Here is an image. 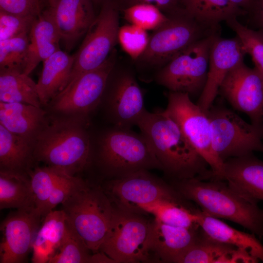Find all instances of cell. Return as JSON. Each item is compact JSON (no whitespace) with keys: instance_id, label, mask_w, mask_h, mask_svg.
Here are the masks:
<instances>
[{"instance_id":"7bdbcfd3","label":"cell","mask_w":263,"mask_h":263,"mask_svg":"<svg viewBox=\"0 0 263 263\" xmlns=\"http://www.w3.org/2000/svg\"><path fill=\"white\" fill-rule=\"evenodd\" d=\"M257 18L259 23L263 29V0H258Z\"/></svg>"},{"instance_id":"d6986e66","label":"cell","mask_w":263,"mask_h":263,"mask_svg":"<svg viewBox=\"0 0 263 263\" xmlns=\"http://www.w3.org/2000/svg\"><path fill=\"white\" fill-rule=\"evenodd\" d=\"M218 179L249 201H263V161L253 153L225 161Z\"/></svg>"},{"instance_id":"5b68a950","label":"cell","mask_w":263,"mask_h":263,"mask_svg":"<svg viewBox=\"0 0 263 263\" xmlns=\"http://www.w3.org/2000/svg\"><path fill=\"white\" fill-rule=\"evenodd\" d=\"M95 157L104 174L112 179L141 170L162 169L146 137L131 129L113 126L99 138Z\"/></svg>"},{"instance_id":"7402d4cb","label":"cell","mask_w":263,"mask_h":263,"mask_svg":"<svg viewBox=\"0 0 263 263\" xmlns=\"http://www.w3.org/2000/svg\"><path fill=\"white\" fill-rule=\"evenodd\" d=\"M74 55L60 49L43 61L37 88L41 105L50 103L67 86L72 71Z\"/></svg>"},{"instance_id":"4fadbf2b","label":"cell","mask_w":263,"mask_h":263,"mask_svg":"<svg viewBox=\"0 0 263 263\" xmlns=\"http://www.w3.org/2000/svg\"><path fill=\"white\" fill-rule=\"evenodd\" d=\"M102 188L118 208L134 213L141 212L142 207L159 201H179L178 191L150 175L148 170L112 179Z\"/></svg>"},{"instance_id":"f6af8a7d","label":"cell","mask_w":263,"mask_h":263,"mask_svg":"<svg viewBox=\"0 0 263 263\" xmlns=\"http://www.w3.org/2000/svg\"></svg>"},{"instance_id":"9c48e42d","label":"cell","mask_w":263,"mask_h":263,"mask_svg":"<svg viewBox=\"0 0 263 263\" xmlns=\"http://www.w3.org/2000/svg\"><path fill=\"white\" fill-rule=\"evenodd\" d=\"M136 214L115 209L110 230L99 251L111 263L149 260L152 223Z\"/></svg>"},{"instance_id":"7c38bea8","label":"cell","mask_w":263,"mask_h":263,"mask_svg":"<svg viewBox=\"0 0 263 263\" xmlns=\"http://www.w3.org/2000/svg\"><path fill=\"white\" fill-rule=\"evenodd\" d=\"M116 50L98 68L78 76L50 103L54 111L86 116L100 104L115 64Z\"/></svg>"},{"instance_id":"603a6c76","label":"cell","mask_w":263,"mask_h":263,"mask_svg":"<svg viewBox=\"0 0 263 263\" xmlns=\"http://www.w3.org/2000/svg\"><path fill=\"white\" fill-rule=\"evenodd\" d=\"M27 62L24 73L29 75L41 62L60 49V36L51 17L43 10L28 33Z\"/></svg>"},{"instance_id":"ffe728a7","label":"cell","mask_w":263,"mask_h":263,"mask_svg":"<svg viewBox=\"0 0 263 263\" xmlns=\"http://www.w3.org/2000/svg\"><path fill=\"white\" fill-rule=\"evenodd\" d=\"M200 227L172 226L155 219L152 223L150 250L161 261L174 263L175 259L198 238Z\"/></svg>"},{"instance_id":"7a4b0ae2","label":"cell","mask_w":263,"mask_h":263,"mask_svg":"<svg viewBox=\"0 0 263 263\" xmlns=\"http://www.w3.org/2000/svg\"><path fill=\"white\" fill-rule=\"evenodd\" d=\"M93 146L84 122L72 118L47 121L34 141L35 161L71 176L83 171L93 161Z\"/></svg>"},{"instance_id":"52a82bcc","label":"cell","mask_w":263,"mask_h":263,"mask_svg":"<svg viewBox=\"0 0 263 263\" xmlns=\"http://www.w3.org/2000/svg\"><path fill=\"white\" fill-rule=\"evenodd\" d=\"M119 10V3L115 0H108L103 3L74 55L72 71L66 88L81 75L100 67L114 49L120 27Z\"/></svg>"},{"instance_id":"f35d334b","label":"cell","mask_w":263,"mask_h":263,"mask_svg":"<svg viewBox=\"0 0 263 263\" xmlns=\"http://www.w3.org/2000/svg\"><path fill=\"white\" fill-rule=\"evenodd\" d=\"M79 178L78 176H71L66 173L60 177L42 210V217H44L56 206L63 202Z\"/></svg>"},{"instance_id":"4dcf8cb0","label":"cell","mask_w":263,"mask_h":263,"mask_svg":"<svg viewBox=\"0 0 263 263\" xmlns=\"http://www.w3.org/2000/svg\"><path fill=\"white\" fill-rule=\"evenodd\" d=\"M141 212L153 214L161 222L186 228L199 227L198 209L186 207L179 201L162 200L143 206Z\"/></svg>"},{"instance_id":"ee69618b","label":"cell","mask_w":263,"mask_h":263,"mask_svg":"<svg viewBox=\"0 0 263 263\" xmlns=\"http://www.w3.org/2000/svg\"><path fill=\"white\" fill-rule=\"evenodd\" d=\"M91 0L93 2H96V3L102 2L103 3L104 2H105L106 1L108 0ZM115 0L117 1V0Z\"/></svg>"},{"instance_id":"60d3db41","label":"cell","mask_w":263,"mask_h":263,"mask_svg":"<svg viewBox=\"0 0 263 263\" xmlns=\"http://www.w3.org/2000/svg\"><path fill=\"white\" fill-rule=\"evenodd\" d=\"M127 6L137 3H147L155 5L163 12H167L170 16L182 13L179 0H124Z\"/></svg>"},{"instance_id":"d6a6232c","label":"cell","mask_w":263,"mask_h":263,"mask_svg":"<svg viewBox=\"0 0 263 263\" xmlns=\"http://www.w3.org/2000/svg\"><path fill=\"white\" fill-rule=\"evenodd\" d=\"M28 35L0 41V71L24 73L28 57Z\"/></svg>"},{"instance_id":"8992f818","label":"cell","mask_w":263,"mask_h":263,"mask_svg":"<svg viewBox=\"0 0 263 263\" xmlns=\"http://www.w3.org/2000/svg\"><path fill=\"white\" fill-rule=\"evenodd\" d=\"M207 113L212 149L221 161L254 151L263 152V127L246 122L225 108L212 106Z\"/></svg>"},{"instance_id":"ac0fdd59","label":"cell","mask_w":263,"mask_h":263,"mask_svg":"<svg viewBox=\"0 0 263 263\" xmlns=\"http://www.w3.org/2000/svg\"><path fill=\"white\" fill-rule=\"evenodd\" d=\"M245 54L237 37L223 38L216 36L210 50L206 82L197 104L205 112L212 106L227 74L244 60Z\"/></svg>"},{"instance_id":"74e56055","label":"cell","mask_w":263,"mask_h":263,"mask_svg":"<svg viewBox=\"0 0 263 263\" xmlns=\"http://www.w3.org/2000/svg\"><path fill=\"white\" fill-rule=\"evenodd\" d=\"M37 17L20 16L0 11V41L28 35Z\"/></svg>"},{"instance_id":"83f0119b","label":"cell","mask_w":263,"mask_h":263,"mask_svg":"<svg viewBox=\"0 0 263 263\" xmlns=\"http://www.w3.org/2000/svg\"><path fill=\"white\" fill-rule=\"evenodd\" d=\"M187 16L207 27L218 30L220 22L242 15L244 11L229 0H179Z\"/></svg>"},{"instance_id":"b9f144b4","label":"cell","mask_w":263,"mask_h":263,"mask_svg":"<svg viewBox=\"0 0 263 263\" xmlns=\"http://www.w3.org/2000/svg\"><path fill=\"white\" fill-rule=\"evenodd\" d=\"M233 5L244 10L255 5L257 0H229Z\"/></svg>"},{"instance_id":"ba28073f","label":"cell","mask_w":263,"mask_h":263,"mask_svg":"<svg viewBox=\"0 0 263 263\" xmlns=\"http://www.w3.org/2000/svg\"><path fill=\"white\" fill-rule=\"evenodd\" d=\"M214 33L193 42L179 53L156 74L155 79L169 91L201 94L205 85Z\"/></svg>"},{"instance_id":"30bf717a","label":"cell","mask_w":263,"mask_h":263,"mask_svg":"<svg viewBox=\"0 0 263 263\" xmlns=\"http://www.w3.org/2000/svg\"><path fill=\"white\" fill-rule=\"evenodd\" d=\"M217 31L184 13L170 16L169 21L150 37L146 50L137 60L147 66L162 68L189 45Z\"/></svg>"},{"instance_id":"f546056e","label":"cell","mask_w":263,"mask_h":263,"mask_svg":"<svg viewBox=\"0 0 263 263\" xmlns=\"http://www.w3.org/2000/svg\"><path fill=\"white\" fill-rule=\"evenodd\" d=\"M0 101L41 107L37 84L22 72L0 71Z\"/></svg>"},{"instance_id":"bcb514c9","label":"cell","mask_w":263,"mask_h":263,"mask_svg":"<svg viewBox=\"0 0 263 263\" xmlns=\"http://www.w3.org/2000/svg\"></svg>"},{"instance_id":"8fae6325","label":"cell","mask_w":263,"mask_h":263,"mask_svg":"<svg viewBox=\"0 0 263 263\" xmlns=\"http://www.w3.org/2000/svg\"><path fill=\"white\" fill-rule=\"evenodd\" d=\"M166 112L177 123L191 146L206 160L218 179L223 162L215 154L212 146L211 128L207 113L194 104L187 93L169 91Z\"/></svg>"},{"instance_id":"6da1fadb","label":"cell","mask_w":263,"mask_h":263,"mask_svg":"<svg viewBox=\"0 0 263 263\" xmlns=\"http://www.w3.org/2000/svg\"><path fill=\"white\" fill-rule=\"evenodd\" d=\"M136 126L149 141L162 169L168 174L176 180L213 178L207 162L165 110L153 113L146 111Z\"/></svg>"},{"instance_id":"cb8c5ba5","label":"cell","mask_w":263,"mask_h":263,"mask_svg":"<svg viewBox=\"0 0 263 263\" xmlns=\"http://www.w3.org/2000/svg\"><path fill=\"white\" fill-rule=\"evenodd\" d=\"M46 112L34 105L0 101V124L16 135L35 140L43 127Z\"/></svg>"},{"instance_id":"f1b7e54d","label":"cell","mask_w":263,"mask_h":263,"mask_svg":"<svg viewBox=\"0 0 263 263\" xmlns=\"http://www.w3.org/2000/svg\"><path fill=\"white\" fill-rule=\"evenodd\" d=\"M35 209L27 173L0 170V209Z\"/></svg>"},{"instance_id":"e0dca14e","label":"cell","mask_w":263,"mask_h":263,"mask_svg":"<svg viewBox=\"0 0 263 263\" xmlns=\"http://www.w3.org/2000/svg\"><path fill=\"white\" fill-rule=\"evenodd\" d=\"M43 10L53 20L67 51L85 35L94 19L91 0H46Z\"/></svg>"},{"instance_id":"ab89813d","label":"cell","mask_w":263,"mask_h":263,"mask_svg":"<svg viewBox=\"0 0 263 263\" xmlns=\"http://www.w3.org/2000/svg\"><path fill=\"white\" fill-rule=\"evenodd\" d=\"M44 7L41 0H0V11L20 16L37 17Z\"/></svg>"},{"instance_id":"9a60e30c","label":"cell","mask_w":263,"mask_h":263,"mask_svg":"<svg viewBox=\"0 0 263 263\" xmlns=\"http://www.w3.org/2000/svg\"><path fill=\"white\" fill-rule=\"evenodd\" d=\"M113 76L101 101L113 126L130 130L147 111L143 94L131 72L122 71Z\"/></svg>"},{"instance_id":"d4e9b609","label":"cell","mask_w":263,"mask_h":263,"mask_svg":"<svg viewBox=\"0 0 263 263\" xmlns=\"http://www.w3.org/2000/svg\"><path fill=\"white\" fill-rule=\"evenodd\" d=\"M70 230L63 210H52L44 217L35 236L32 261L34 263H48L56 253Z\"/></svg>"},{"instance_id":"1f68e13d","label":"cell","mask_w":263,"mask_h":263,"mask_svg":"<svg viewBox=\"0 0 263 263\" xmlns=\"http://www.w3.org/2000/svg\"><path fill=\"white\" fill-rule=\"evenodd\" d=\"M64 173L65 172L47 166H36L28 170L35 209L41 216L42 210L54 186Z\"/></svg>"},{"instance_id":"3957f363","label":"cell","mask_w":263,"mask_h":263,"mask_svg":"<svg viewBox=\"0 0 263 263\" xmlns=\"http://www.w3.org/2000/svg\"><path fill=\"white\" fill-rule=\"evenodd\" d=\"M177 191L211 216L226 219L263 236V210L244 198L224 180L197 178L177 180Z\"/></svg>"},{"instance_id":"4316f807","label":"cell","mask_w":263,"mask_h":263,"mask_svg":"<svg viewBox=\"0 0 263 263\" xmlns=\"http://www.w3.org/2000/svg\"><path fill=\"white\" fill-rule=\"evenodd\" d=\"M34 141L14 134L0 124V170L28 173L35 161Z\"/></svg>"},{"instance_id":"e575fe53","label":"cell","mask_w":263,"mask_h":263,"mask_svg":"<svg viewBox=\"0 0 263 263\" xmlns=\"http://www.w3.org/2000/svg\"><path fill=\"white\" fill-rule=\"evenodd\" d=\"M236 33L245 54L251 57L255 67L263 75V32L248 28L233 18L226 21Z\"/></svg>"},{"instance_id":"484cf974","label":"cell","mask_w":263,"mask_h":263,"mask_svg":"<svg viewBox=\"0 0 263 263\" xmlns=\"http://www.w3.org/2000/svg\"><path fill=\"white\" fill-rule=\"evenodd\" d=\"M198 224L207 236L243 250L258 262H263V245L255 235L237 230L219 218L198 211Z\"/></svg>"},{"instance_id":"277c9868","label":"cell","mask_w":263,"mask_h":263,"mask_svg":"<svg viewBox=\"0 0 263 263\" xmlns=\"http://www.w3.org/2000/svg\"><path fill=\"white\" fill-rule=\"evenodd\" d=\"M61 204L71 229L91 251L99 252L115 211L102 187L79 177Z\"/></svg>"},{"instance_id":"d590c367","label":"cell","mask_w":263,"mask_h":263,"mask_svg":"<svg viewBox=\"0 0 263 263\" xmlns=\"http://www.w3.org/2000/svg\"><path fill=\"white\" fill-rule=\"evenodd\" d=\"M90 251L70 228L69 232L61 246L48 263H98L97 254L91 255Z\"/></svg>"},{"instance_id":"8d00e7d4","label":"cell","mask_w":263,"mask_h":263,"mask_svg":"<svg viewBox=\"0 0 263 263\" xmlns=\"http://www.w3.org/2000/svg\"><path fill=\"white\" fill-rule=\"evenodd\" d=\"M150 37L146 30L130 24L119 27L118 41L123 50L132 59L137 60L146 50Z\"/></svg>"},{"instance_id":"44dd1931","label":"cell","mask_w":263,"mask_h":263,"mask_svg":"<svg viewBox=\"0 0 263 263\" xmlns=\"http://www.w3.org/2000/svg\"><path fill=\"white\" fill-rule=\"evenodd\" d=\"M247 252L234 246L220 242L207 236L201 229L200 234L190 247L174 263H258Z\"/></svg>"},{"instance_id":"836d02e7","label":"cell","mask_w":263,"mask_h":263,"mask_svg":"<svg viewBox=\"0 0 263 263\" xmlns=\"http://www.w3.org/2000/svg\"><path fill=\"white\" fill-rule=\"evenodd\" d=\"M125 19L130 24L147 30H156L169 19L159 8L147 3H137L122 9Z\"/></svg>"},{"instance_id":"2e32d148","label":"cell","mask_w":263,"mask_h":263,"mask_svg":"<svg viewBox=\"0 0 263 263\" xmlns=\"http://www.w3.org/2000/svg\"><path fill=\"white\" fill-rule=\"evenodd\" d=\"M41 217L36 209L17 210L9 214L2 222L0 263L25 262L32 250Z\"/></svg>"},{"instance_id":"5bb4252c","label":"cell","mask_w":263,"mask_h":263,"mask_svg":"<svg viewBox=\"0 0 263 263\" xmlns=\"http://www.w3.org/2000/svg\"><path fill=\"white\" fill-rule=\"evenodd\" d=\"M218 93L234 109L248 115L251 123L263 127V75L244 60L227 74Z\"/></svg>"}]
</instances>
